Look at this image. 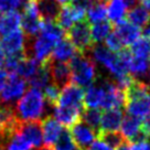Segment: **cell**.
I'll use <instances>...</instances> for the list:
<instances>
[{"mask_svg": "<svg viewBox=\"0 0 150 150\" xmlns=\"http://www.w3.org/2000/svg\"><path fill=\"white\" fill-rule=\"evenodd\" d=\"M91 52L93 61L97 62L108 71L115 79V82L129 75L128 64L131 60V54L128 50H122L119 53H112L103 45H96L92 47Z\"/></svg>", "mask_w": 150, "mask_h": 150, "instance_id": "cell-1", "label": "cell"}, {"mask_svg": "<svg viewBox=\"0 0 150 150\" xmlns=\"http://www.w3.org/2000/svg\"><path fill=\"white\" fill-rule=\"evenodd\" d=\"M47 106L50 105H47L42 91L31 87L17 102L13 110L19 122H39L45 115Z\"/></svg>", "mask_w": 150, "mask_h": 150, "instance_id": "cell-2", "label": "cell"}, {"mask_svg": "<svg viewBox=\"0 0 150 150\" xmlns=\"http://www.w3.org/2000/svg\"><path fill=\"white\" fill-rule=\"evenodd\" d=\"M71 70V81L73 84L83 87H89L96 80V66L94 61L86 55L77 53L69 63Z\"/></svg>", "mask_w": 150, "mask_h": 150, "instance_id": "cell-3", "label": "cell"}, {"mask_svg": "<svg viewBox=\"0 0 150 150\" xmlns=\"http://www.w3.org/2000/svg\"><path fill=\"white\" fill-rule=\"evenodd\" d=\"M66 38L74 45L76 51L81 54H86L93 47V41L91 37V25L86 21H80L67 30Z\"/></svg>", "mask_w": 150, "mask_h": 150, "instance_id": "cell-4", "label": "cell"}, {"mask_svg": "<svg viewBox=\"0 0 150 150\" xmlns=\"http://www.w3.org/2000/svg\"><path fill=\"white\" fill-rule=\"evenodd\" d=\"M27 91V82L17 74H10L4 88L0 93V104L14 107L19 99Z\"/></svg>", "mask_w": 150, "mask_h": 150, "instance_id": "cell-5", "label": "cell"}, {"mask_svg": "<svg viewBox=\"0 0 150 150\" xmlns=\"http://www.w3.org/2000/svg\"><path fill=\"white\" fill-rule=\"evenodd\" d=\"M54 106L62 108H70L83 112L84 110V89L80 86L70 83L60 92L57 102Z\"/></svg>", "mask_w": 150, "mask_h": 150, "instance_id": "cell-6", "label": "cell"}, {"mask_svg": "<svg viewBox=\"0 0 150 150\" xmlns=\"http://www.w3.org/2000/svg\"><path fill=\"white\" fill-rule=\"evenodd\" d=\"M103 88V99L100 108L107 109H122L125 106V94L122 89L110 80H103L99 82Z\"/></svg>", "mask_w": 150, "mask_h": 150, "instance_id": "cell-7", "label": "cell"}, {"mask_svg": "<svg viewBox=\"0 0 150 150\" xmlns=\"http://www.w3.org/2000/svg\"><path fill=\"white\" fill-rule=\"evenodd\" d=\"M28 38L24 35L21 29L2 38L0 41L6 56H24Z\"/></svg>", "mask_w": 150, "mask_h": 150, "instance_id": "cell-8", "label": "cell"}, {"mask_svg": "<svg viewBox=\"0 0 150 150\" xmlns=\"http://www.w3.org/2000/svg\"><path fill=\"white\" fill-rule=\"evenodd\" d=\"M86 10L75 4H69L61 7L55 22L63 30H69L75 23L85 20Z\"/></svg>", "mask_w": 150, "mask_h": 150, "instance_id": "cell-9", "label": "cell"}, {"mask_svg": "<svg viewBox=\"0 0 150 150\" xmlns=\"http://www.w3.org/2000/svg\"><path fill=\"white\" fill-rule=\"evenodd\" d=\"M70 135L74 144L79 147V149L85 150L96 140L98 132H96L94 129H92L91 127L85 125L84 122L80 120L71 127Z\"/></svg>", "mask_w": 150, "mask_h": 150, "instance_id": "cell-10", "label": "cell"}, {"mask_svg": "<svg viewBox=\"0 0 150 150\" xmlns=\"http://www.w3.org/2000/svg\"><path fill=\"white\" fill-rule=\"evenodd\" d=\"M120 135L124 137V139L128 142H134V141L141 139V138H147L142 132V122L141 119L130 115H126L122 118V122L120 124Z\"/></svg>", "mask_w": 150, "mask_h": 150, "instance_id": "cell-11", "label": "cell"}, {"mask_svg": "<svg viewBox=\"0 0 150 150\" xmlns=\"http://www.w3.org/2000/svg\"><path fill=\"white\" fill-rule=\"evenodd\" d=\"M16 129L21 132L32 147L39 148L43 144L41 120L39 122H18Z\"/></svg>", "mask_w": 150, "mask_h": 150, "instance_id": "cell-12", "label": "cell"}, {"mask_svg": "<svg viewBox=\"0 0 150 150\" xmlns=\"http://www.w3.org/2000/svg\"><path fill=\"white\" fill-rule=\"evenodd\" d=\"M49 72L51 76V82L55 84L57 87L63 88L66 85L72 83L71 81V70L69 63L63 62H54L50 60L47 62Z\"/></svg>", "mask_w": 150, "mask_h": 150, "instance_id": "cell-13", "label": "cell"}, {"mask_svg": "<svg viewBox=\"0 0 150 150\" xmlns=\"http://www.w3.org/2000/svg\"><path fill=\"white\" fill-rule=\"evenodd\" d=\"M41 128H42V139L47 147L53 148L56 141L59 140L60 136L63 132L62 125H60L53 118V116L44 117L41 122Z\"/></svg>", "mask_w": 150, "mask_h": 150, "instance_id": "cell-14", "label": "cell"}, {"mask_svg": "<svg viewBox=\"0 0 150 150\" xmlns=\"http://www.w3.org/2000/svg\"><path fill=\"white\" fill-rule=\"evenodd\" d=\"M76 54H77V51H76V49L74 47V45L71 43V41L67 38H63L62 40H60L54 45L50 60H52V61L54 62L67 63Z\"/></svg>", "mask_w": 150, "mask_h": 150, "instance_id": "cell-15", "label": "cell"}, {"mask_svg": "<svg viewBox=\"0 0 150 150\" xmlns=\"http://www.w3.org/2000/svg\"><path fill=\"white\" fill-rule=\"evenodd\" d=\"M115 32L117 33V35L120 38L122 44L125 47H130L137 40L140 38L141 31L139 28L135 27L134 24L129 23L128 21L122 20L120 22H118L115 25Z\"/></svg>", "mask_w": 150, "mask_h": 150, "instance_id": "cell-16", "label": "cell"}, {"mask_svg": "<svg viewBox=\"0 0 150 150\" xmlns=\"http://www.w3.org/2000/svg\"><path fill=\"white\" fill-rule=\"evenodd\" d=\"M124 118L122 109H107L102 112L100 118V130L99 132H112L118 131Z\"/></svg>", "mask_w": 150, "mask_h": 150, "instance_id": "cell-17", "label": "cell"}, {"mask_svg": "<svg viewBox=\"0 0 150 150\" xmlns=\"http://www.w3.org/2000/svg\"><path fill=\"white\" fill-rule=\"evenodd\" d=\"M42 21H55L61 5L56 0H33Z\"/></svg>", "mask_w": 150, "mask_h": 150, "instance_id": "cell-18", "label": "cell"}, {"mask_svg": "<svg viewBox=\"0 0 150 150\" xmlns=\"http://www.w3.org/2000/svg\"><path fill=\"white\" fill-rule=\"evenodd\" d=\"M21 27V14L18 11L0 14V35L4 38L19 30Z\"/></svg>", "mask_w": 150, "mask_h": 150, "instance_id": "cell-19", "label": "cell"}, {"mask_svg": "<svg viewBox=\"0 0 150 150\" xmlns=\"http://www.w3.org/2000/svg\"><path fill=\"white\" fill-rule=\"evenodd\" d=\"M39 34L53 44H56L64 37V30L55 21H42Z\"/></svg>", "mask_w": 150, "mask_h": 150, "instance_id": "cell-20", "label": "cell"}, {"mask_svg": "<svg viewBox=\"0 0 150 150\" xmlns=\"http://www.w3.org/2000/svg\"><path fill=\"white\" fill-rule=\"evenodd\" d=\"M103 99V88L100 83H95L84 92V108L98 109Z\"/></svg>", "mask_w": 150, "mask_h": 150, "instance_id": "cell-21", "label": "cell"}, {"mask_svg": "<svg viewBox=\"0 0 150 150\" xmlns=\"http://www.w3.org/2000/svg\"><path fill=\"white\" fill-rule=\"evenodd\" d=\"M32 146L21 132L14 129L1 146L2 150H31Z\"/></svg>", "mask_w": 150, "mask_h": 150, "instance_id": "cell-22", "label": "cell"}, {"mask_svg": "<svg viewBox=\"0 0 150 150\" xmlns=\"http://www.w3.org/2000/svg\"><path fill=\"white\" fill-rule=\"evenodd\" d=\"M107 4L106 12H107L108 19L115 24L122 21L124 18L126 17L127 9H128L125 1L124 0H109Z\"/></svg>", "mask_w": 150, "mask_h": 150, "instance_id": "cell-23", "label": "cell"}, {"mask_svg": "<svg viewBox=\"0 0 150 150\" xmlns=\"http://www.w3.org/2000/svg\"><path fill=\"white\" fill-rule=\"evenodd\" d=\"M40 65L41 64H39L34 59L25 55L20 59L17 70H16V74L23 80H27V79L30 80L33 75L37 73Z\"/></svg>", "mask_w": 150, "mask_h": 150, "instance_id": "cell-24", "label": "cell"}, {"mask_svg": "<svg viewBox=\"0 0 150 150\" xmlns=\"http://www.w3.org/2000/svg\"><path fill=\"white\" fill-rule=\"evenodd\" d=\"M127 19L129 23L134 24L137 28H142L147 27L150 23V12L141 7L140 5L132 7L128 13H127Z\"/></svg>", "mask_w": 150, "mask_h": 150, "instance_id": "cell-25", "label": "cell"}, {"mask_svg": "<svg viewBox=\"0 0 150 150\" xmlns=\"http://www.w3.org/2000/svg\"><path fill=\"white\" fill-rule=\"evenodd\" d=\"M50 83H51V76H50L49 66H47V62L45 64H41L39 70L37 71V73L30 79V85L33 88L43 91Z\"/></svg>", "mask_w": 150, "mask_h": 150, "instance_id": "cell-26", "label": "cell"}, {"mask_svg": "<svg viewBox=\"0 0 150 150\" xmlns=\"http://www.w3.org/2000/svg\"><path fill=\"white\" fill-rule=\"evenodd\" d=\"M112 30V23L107 20L93 23V25L91 27V37L93 43H100L105 41L106 38L110 34Z\"/></svg>", "mask_w": 150, "mask_h": 150, "instance_id": "cell-27", "label": "cell"}, {"mask_svg": "<svg viewBox=\"0 0 150 150\" xmlns=\"http://www.w3.org/2000/svg\"><path fill=\"white\" fill-rule=\"evenodd\" d=\"M100 118H102V112L99 109H91L85 108L82 115H81V122H83L85 125L91 127L92 129L98 132L100 130Z\"/></svg>", "mask_w": 150, "mask_h": 150, "instance_id": "cell-28", "label": "cell"}, {"mask_svg": "<svg viewBox=\"0 0 150 150\" xmlns=\"http://www.w3.org/2000/svg\"><path fill=\"white\" fill-rule=\"evenodd\" d=\"M150 67V60L139 59L131 55V60L128 64V73L129 75H134L135 77H142L145 76Z\"/></svg>", "mask_w": 150, "mask_h": 150, "instance_id": "cell-29", "label": "cell"}, {"mask_svg": "<svg viewBox=\"0 0 150 150\" xmlns=\"http://www.w3.org/2000/svg\"><path fill=\"white\" fill-rule=\"evenodd\" d=\"M86 21L91 23H97L100 21L106 20L107 12H106V5L102 2H95L88 9H86Z\"/></svg>", "mask_w": 150, "mask_h": 150, "instance_id": "cell-30", "label": "cell"}, {"mask_svg": "<svg viewBox=\"0 0 150 150\" xmlns=\"http://www.w3.org/2000/svg\"><path fill=\"white\" fill-rule=\"evenodd\" d=\"M129 52L135 57L150 60V40L146 37H140L132 45H130Z\"/></svg>", "mask_w": 150, "mask_h": 150, "instance_id": "cell-31", "label": "cell"}, {"mask_svg": "<svg viewBox=\"0 0 150 150\" xmlns=\"http://www.w3.org/2000/svg\"><path fill=\"white\" fill-rule=\"evenodd\" d=\"M99 139L103 140L106 145H108L112 149H116L117 147L122 145L126 140L120 135L119 131H112V132H99Z\"/></svg>", "mask_w": 150, "mask_h": 150, "instance_id": "cell-32", "label": "cell"}, {"mask_svg": "<svg viewBox=\"0 0 150 150\" xmlns=\"http://www.w3.org/2000/svg\"><path fill=\"white\" fill-rule=\"evenodd\" d=\"M53 150H80L79 147L75 145L72 137L70 135V131L63 130L62 135L60 136L59 140L53 147Z\"/></svg>", "mask_w": 150, "mask_h": 150, "instance_id": "cell-33", "label": "cell"}, {"mask_svg": "<svg viewBox=\"0 0 150 150\" xmlns=\"http://www.w3.org/2000/svg\"><path fill=\"white\" fill-rule=\"evenodd\" d=\"M60 92H61V88L57 87L55 84H53V83L51 82L45 88L43 89L42 94H43V96H44L45 102H47V104L53 107V106L55 105L56 102H57Z\"/></svg>", "mask_w": 150, "mask_h": 150, "instance_id": "cell-34", "label": "cell"}, {"mask_svg": "<svg viewBox=\"0 0 150 150\" xmlns=\"http://www.w3.org/2000/svg\"><path fill=\"white\" fill-rule=\"evenodd\" d=\"M105 43H106V49L109 50L112 53H119L120 51L124 50V44H122L120 38L117 35V33L115 31L110 32V34L106 38L105 40Z\"/></svg>", "mask_w": 150, "mask_h": 150, "instance_id": "cell-35", "label": "cell"}, {"mask_svg": "<svg viewBox=\"0 0 150 150\" xmlns=\"http://www.w3.org/2000/svg\"><path fill=\"white\" fill-rule=\"evenodd\" d=\"M27 0H0V14L18 11Z\"/></svg>", "mask_w": 150, "mask_h": 150, "instance_id": "cell-36", "label": "cell"}, {"mask_svg": "<svg viewBox=\"0 0 150 150\" xmlns=\"http://www.w3.org/2000/svg\"><path fill=\"white\" fill-rule=\"evenodd\" d=\"M130 150H150L148 138H141V139L131 142Z\"/></svg>", "mask_w": 150, "mask_h": 150, "instance_id": "cell-37", "label": "cell"}, {"mask_svg": "<svg viewBox=\"0 0 150 150\" xmlns=\"http://www.w3.org/2000/svg\"><path fill=\"white\" fill-rule=\"evenodd\" d=\"M85 150H114V149H112L109 146L106 145L103 140L96 139L92 145L89 146V147H87Z\"/></svg>", "mask_w": 150, "mask_h": 150, "instance_id": "cell-38", "label": "cell"}, {"mask_svg": "<svg viewBox=\"0 0 150 150\" xmlns=\"http://www.w3.org/2000/svg\"><path fill=\"white\" fill-rule=\"evenodd\" d=\"M142 132H144V135H145L147 138H149L150 137V114L145 117L142 120Z\"/></svg>", "mask_w": 150, "mask_h": 150, "instance_id": "cell-39", "label": "cell"}, {"mask_svg": "<svg viewBox=\"0 0 150 150\" xmlns=\"http://www.w3.org/2000/svg\"><path fill=\"white\" fill-rule=\"evenodd\" d=\"M7 80H8V73L5 70H1L0 69V93H1V91L4 88Z\"/></svg>", "mask_w": 150, "mask_h": 150, "instance_id": "cell-40", "label": "cell"}, {"mask_svg": "<svg viewBox=\"0 0 150 150\" xmlns=\"http://www.w3.org/2000/svg\"><path fill=\"white\" fill-rule=\"evenodd\" d=\"M6 138H7V136H6L5 128H4V126L0 124V147H1V146H2V144L5 142Z\"/></svg>", "mask_w": 150, "mask_h": 150, "instance_id": "cell-41", "label": "cell"}, {"mask_svg": "<svg viewBox=\"0 0 150 150\" xmlns=\"http://www.w3.org/2000/svg\"><path fill=\"white\" fill-rule=\"evenodd\" d=\"M137 1H139V5L150 12V0H137Z\"/></svg>", "mask_w": 150, "mask_h": 150, "instance_id": "cell-42", "label": "cell"}, {"mask_svg": "<svg viewBox=\"0 0 150 150\" xmlns=\"http://www.w3.org/2000/svg\"><path fill=\"white\" fill-rule=\"evenodd\" d=\"M5 60H6V53H5V51H4L2 47H1V43H0V67L4 66Z\"/></svg>", "mask_w": 150, "mask_h": 150, "instance_id": "cell-43", "label": "cell"}, {"mask_svg": "<svg viewBox=\"0 0 150 150\" xmlns=\"http://www.w3.org/2000/svg\"><path fill=\"white\" fill-rule=\"evenodd\" d=\"M115 150H130V145L126 141V142H124V144L120 145L119 147H117Z\"/></svg>", "mask_w": 150, "mask_h": 150, "instance_id": "cell-44", "label": "cell"}, {"mask_svg": "<svg viewBox=\"0 0 150 150\" xmlns=\"http://www.w3.org/2000/svg\"><path fill=\"white\" fill-rule=\"evenodd\" d=\"M125 1V4L127 5L128 8H132V7H135L137 4V0H124Z\"/></svg>", "mask_w": 150, "mask_h": 150, "instance_id": "cell-45", "label": "cell"}, {"mask_svg": "<svg viewBox=\"0 0 150 150\" xmlns=\"http://www.w3.org/2000/svg\"><path fill=\"white\" fill-rule=\"evenodd\" d=\"M145 37L147 38V39H149L150 40V23L146 27V29H145Z\"/></svg>", "mask_w": 150, "mask_h": 150, "instance_id": "cell-46", "label": "cell"}, {"mask_svg": "<svg viewBox=\"0 0 150 150\" xmlns=\"http://www.w3.org/2000/svg\"><path fill=\"white\" fill-rule=\"evenodd\" d=\"M33 150H53L52 148H50V147H47V146H41V147H39V148H37V149H33Z\"/></svg>", "mask_w": 150, "mask_h": 150, "instance_id": "cell-47", "label": "cell"}, {"mask_svg": "<svg viewBox=\"0 0 150 150\" xmlns=\"http://www.w3.org/2000/svg\"><path fill=\"white\" fill-rule=\"evenodd\" d=\"M98 1H99V2H102V4H105V5H106L109 0H98Z\"/></svg>", "mask_w": 150, "mask_h": 150, "instance_id": "cell-48", "label": "cell"}, {"mask_svg": "<svg viewBox=\"0 0 150 150\" xmlns=\"http://www.w3.org/2000/svg\"><path fill=\"white\" fill-rule=\"evenodd\" d=\"M148 72H149V77H150V67H149V71H148Z\"/></svg>", "mask_w": 150, "mask_h": 150, "instance_id": "cell-49", "label": "cell"}, {"mask_svg": "<svg viewBox=\"0 0 150 150\" xmlns=\"http://www.w3.org/2000/svg\"><path fill=\"white\" fill-rule=\"evenodd\" d=\"M0 150H2V149H1V147H0Z\"/></svg>", "mask_w": 150, "mask_h": 150, "instance_id": "cell-50", "label": "cell"}, {"mask_svg": "<svg viewBox=\"0 0 150 150\" xmlns=\"http://www.w3.org/2000/svg\"><path fill=\"white\" fill-rule=\"evenodd\" d=\"M149 146H150V142H149Z\"/></svg>", "mask_w": 150, "mask_h": 150, "instance_id": "cell-51", "label": "cell"}]
</instances>
